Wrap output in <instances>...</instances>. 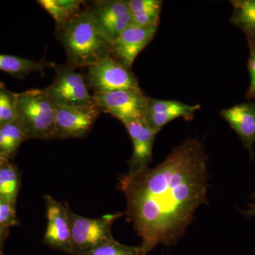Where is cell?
<instances>
[{"label": "cell", "instance_id": "6da1fadb", "mask_svg": "<svg viewBox=\"0 0 255 255\" xmlns=\"http://www.w3.org/2000/svg\"><path fill=\"white\" fill-rule=\"evenodd\" d=\"M205 147L187 138L154 168L119 179L127 199V219L141 238V254L169 247L184 236L196 210L207 204L209 174Z\"/></svg>", "mask_w": 255, "mask_h": 255}, {"label": "cell", "instance_id": "7a4b0ae2", "mask_svg": "<svg viewBox=\"0 0 255 255\" xmlns=\"http://www.w3.org/2000/svg\"><path fill=\"white\" fill-rule=\"evenodd\" d=\"M57 33L66 53L67 64L72 68H87L111 55L112 43L102 33L89 7L57 28Z\"/></svg>", "mask_w": 255, "mask_h": 255}, {"label": "cell", "instance_id": "3957f363", "mask_svg": "<svg viewBox=\"0 0 255 255\" xmlns=\"http://www.w3.org/2000/svg\"><path fill=\"white\" fill-rule=\"evenodd\" d=\"M16 121L27 140H54L56 107L43 89L16 94Z\"/></svg>", "mask_w": 255, "mask_h": 255}, {"label": "cell", "instance_id": "277c9868", "mask_svg": "<svg viewBox=\"0 0 255 255\" xmlns=\"http://www.w3.org/2000/svg\"><path fill=\"white\" fill-rule=\"evenodd\" d=\"M125 213L107 214L97 219L84 217L69 209L73 255H84L114 238L112 225Z\"/></svg>", "mask_w": 255, "mask_h": 255}, {"label": "cell", "instance_id": "5b68a950", "mask_svg": "<svg viewBox=\"0 0 255 255\" xmlns=\"http://www.w3.org/2000/svg\"><path fill=\"white\" fill-rule=\"evenodd\" d=\"M54 68V80L43 90L55 107H89L96 105L85 75L68 64L55 65Z\"/></svg>", "mask_w": 255, "mask_h": 255}, {"label": "cell", "instance_id": "8992f818", "mask_svg": "<svg viewBox=\"0 0 255 255\" xmlns=\"http://www.w3.org/2000/svg\"><path fill=\"white\" fill-rule=\"evenodd\" d=\"M85 75L87 86L93 94L123 90H141L130 69L126 68L111 55L87 67Z\"/></svg>", "mask_w": 255, "mask_h": 255}, {"label": "cell", "instance_id": "52a82bcc", "mask_svg": "<svg viewBox=\"0 0 255 255\" xmlns=\"http://www.w3.org/2000/svg\"><path fill=\"white\" fill-rule=\"evenodd\" d=\"M102 112L110 114L122 124L144 119L148 96L141 90H123L93 94Z\"/></svg>", "mask_w": 255, "mask_h": 255}, {"label": "cell", "instance_id": "ba28073f", "mask_svg": "<svg viewBox=\"0 0 255 255\" xmlns=\"http://www.w3.org/2000/svg\"><path fill=\"white\" fill-rule=\"evenodd\" d=\"M55 107V139L60 140L86 136L102 112L97 105Z\"/></svg>", "mask_w": 255, "mask_h": 255}, {"label": "cell", "instance_id": "9c48e42d", "mask_svg": "<svg viewBox=\"0 0 255 255\" xmlns=\"http://www.w3.org/2000/svg\"><path fill=\"white\" fill-rule=\"evenodd\" d=\"M44 200L48 222L43 243L52 249L73 255L68 206L50 195L44 196Z\"/></svg>", "mask_w": 255, "mask_h": 255}, {"label": "cell", "instance_id": "30bf717a", "mask_svg": "<svg viewBox=\"0 0 255 255\" xmlns=\"http://www.w3.org/2000/svg\"><path fill=\"white\" fill-rule=\"evenodd\" d=\"M89 8L102 33L112 43L132 25L130 9L125 0H100L94 1Z\"/></svg>", "mask_w": 255, "mask_h": 255}, {"label": "cell", "instance_id": "8fae6325", "mask_svg": "<svg viewBox=\"0 0 255 255\" xmlns=\"http://www.w3.org/2000/svg\"><path fill=\"white\" fill-rule=\"evenodd\" d=\"M157 29L158 26L130 25L112 43L111 55L131 70L137 55L153 40Z\"/></svg>", "mask_w": 255, "mask_h": 255}, {"label": "cell", "instance_id": "7c38bea8", "mask_svg": "<svg viewBox=\"0 0 255 255\" xmlns=\"http://www.w3.org/2000/svg\"><path fill=\"white\" fill-rule=\"evenodd\" d=\"M200 105H190L178 100H158L148 97L143 121L147 127L158 133L164 126L175 119L193 120Z\"/></svg>", "mask_w": 255, "mask_h": 255}, {"label": "cell", "instance_id": "4fadbf2b", "mask_svg": "<svg viewBox=\"0 0 255 255\" xmlns=\"http://www.w3.org/2000/svg\"><path fill=\"white\" fill-rule=\"evenodd\" d=\"M132 142V155L129 159L128 173L136 174L147 168L152 160V150L157 132L147 127L143 120L123 124Z\"/></svg>", "mask_w": 255, "mask_h": 255}, {"label": "cell", "instance_id": "5bb4252c", "mask_svg": "<svg viewBox=\"0 0 255 255\" xmlns=\"http://www.w3.org/2000/svg\"><path fill=\"white\" fill-rule=\"evenodd\" d=\"M232 130L241 139L251 158H254L255 142V103L248 101L220 112Z\"/></svg>", "mask_w": 255, "mask_h": 255}, {"label": "cell", "instance_id": "9a60e30c", "mask_svg": "<svg viewBox=\"0 0 255 255\" xmlns=\"http://www.w3.org/2000/svg\"><path fill=\"white\" fill-rule=\"evenodd\" d=\"M132 24L137 26H159L163 1L161 0H128Z\"/></svg>", "mask_w": 255, "mask_h": 255}, {"label": "cell", "instance_id": "2e32d148", "mask_svg": "<svg viewBox=\"0 0 255 255\" xmlns=\"http://www.w3.org/2000/svg\"><path fill=\"white\" fill-rule=\"evenodd\" d=\"M55 65L46 60H36L23 58L14 55L0 53V70L9 74L15 78L22 79L31 73H42L47 68Z\"/></svg>", "mask_w": 255, "mask_h": 255}, {"label": "cell", "instance_id": "e0dca14e", "mask_svg": "<svg viewBox=\"0 0 255 255\" xmlns=\"http://www.w3.org/2000/svg\"><path fill=\"white\" fill-rule=\"evenodd\" d=\"M230 22L241 30L246 38H255V0H232Z\"/></svg>", "mask_w": 255, "mask_h": 255}, {"label": "cell", "instance_id": "ac0fdd59", "mask_svg": "<svg viewBox=\"0 0 255 255\" xmlns=\"http://www.w3.org/2000/svg\"><path fill=\"white\" fill-rule=\"evenodd\" d=\"M20 187L17 169L5 159L0 164V197L15 206Z\"/></svg>", "mask_w": 255, "mask_h": 255}, {"label": "cell", "instance_id": "d6986e66", "mask_svg": "<svg viewBox=\"0 0 255 255\" xmlns=\"http://www.w3.org/2000/svg\"><path fill=\"white\" fill-rule=\"evenodd\" d=\"M26 140L27 138L17 121L0 127V151L4 159L9 160Z\"/></svg>", "mask_w": 255, "mask_h": 255}, {"label": "cell", "instance_id": "ffe728a7", "mask_svg": "<svg viewBox=\"0 0 255 255\" xmlns=\"http://www.w3.org/2000/svg\"><path fill=\"white\" fill-rule=\"evenodd\" d=\"M16 94L0 82V127L16 120Z\"/></svg>", "mask_w": 255, "mask_h": 255}, {"label": "cell", "instance_id": "44dd1931", "mask_svg": "<svg viewBox=\"0 0 255 255\" xmlns=\"http://www.w3.org/2000/svg\"><path fill=\"white\" fill-rule=\"evenodd\" d=\"M140 247L126 246L116 241L105 243L84 255H140Z\"/></svg>", "mask_w": 255, "mask_h": 255}, {"label": "cell", "instance_id": "7402d4cb", "mask_svg": "<svg viewBox=\"0 0 255 255\" xmlns=\"http://www.w3.org/2000/svg\"><path fill=\"white\" fill-rule=\"evenodd\" d=\"M37 2L54 19L57 28L63 27L70 18L73 17L58 2V0H39Z\"/></svg>", "mask_w": 255, "mask_h": 255}, {"label": "cell", "instance_id": "603a6c76", "mask_svg": "<svg viewBox=\"0 0 255 255\" xmlns=\"http://www.w3.org/2000/svg\"><path fill=\"white\" fill-rule=\"evenodd\" d=\"M249 48V58L248 70L250 74V86L246 92V100L251 101L255 99V38H246Z\"/></svg>", "mask_w": 255, "mask_h": 255}, {"label": "cell", "instance_id": "cb8c5ba5", "mask_svg": "<svg viewBox=\"0 0 255 255\" xmlns=\"http://www.w3.org/2000/svg\"><path fill=\"white\" fill-rule=\"evenodd\" d=\"M17 224L15 206L0 197V226L7 228Z\"/></svg>", "mask_w": 255, "mask_h": 255}, {"label": "cell", "instance_id": "d4e9b609", "mask_svg": "<svg viewBox=\"0 0 255 255\" xmlns=\"http://www.w3.org/2000/svg\"><path fill=\"white\" fill-rule=\"evenodd\" d=\"M6 228L0 226V255H4L3 253V243L6 237Z\"/></svg>", "mask_w": 255, "mask_h": 255}, {"label": "cell", "instance_id": "484cf974", "mask_svg": "<svg viewBox=\"0 0 255 255\" xmlns=\"http://www.w3.org/2000/svg\"><path fill=\"white\" fill-rule=\"evenodd\" d=\"M247 218L255 217V203L249 206V209L246 211H241Z\"/></svg>", "mask_w": 255, "mask_h": 255}, {"label": "cell", "instance_id": "4316f807", "mask_svg": "<svg viewBox=\"0 0 255 255\" xmlns=\"http://www.w3.org/2000/svg\"><path fill=\"white\" fill-rule=\"evenodd\" d=\"M4 160H5V159H4V157L1 155V151H0V164H1Z\"/></svg>", "mask_w": 255, "mask_h": 255}]
</instances>
